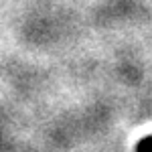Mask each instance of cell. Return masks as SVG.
Segmentation results:
<instances>
[{
    "instance_id": "6da1fadb",
    "label": "cell",
    "mask_w": 152,
    "mask_h": 152,
    "mask_svg": "<svg viewBox=\"0 0 152 152\" xmlns=\"http://www.w3.org/2000/svg\"><path fill=\"white\" fill-rule=\"evenodd\" d=\"M136 152H152V136L142 138V140L136 144Z\"/></svg>"
}]
</instances>
